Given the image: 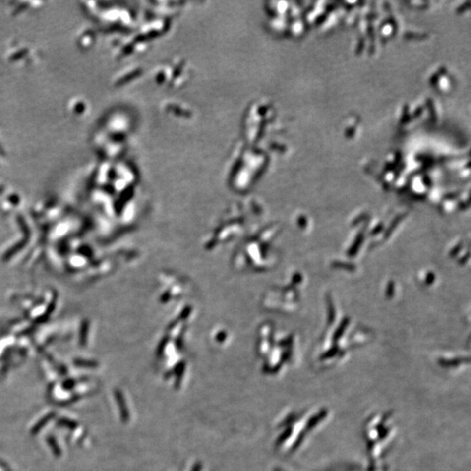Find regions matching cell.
<instances>
[{"label": "cell", "instance_id": "obj_1", "mask_svg": "<svg viewBox=\"0 0 471 471\" xmlns=\"http://www.w3.org/2000/svg\"><path fill=\"white\" fill-rule=\"evenodd\" d=\"M28 53H29L28 48H23L21 50L16 52L13 55H11V56H10V58H9V60L11 62L19 60V59H21L22 58H24L25 56H26Z\"/></svg>", "mask_w": 471, "mask_h": 471}, {"label": "cell", "instance_id": "obj_2", "mask_svg": "<svg viewBox=\"0 0 471 471\" xmlns=\"http://www.w3.org/2000/svg\"><path fill=\"white\" fill-rule=\"evenodd\" d=\"M85 109H86V107H85L83 102H78L74 107V112L78 114V115H80L85 111Z\"/></svg>", "mask_w": 471, "mask_h": 471}, {"label": "cell", "instance_id": "obj_3", "mask_svg": "<svg viewBox=\"0 0 471 471\" xmlns=\"http://www.w3.org/2000/svg\"><path fill=\"white\" fill-rule=\"evenodd\" d=\"M27 6H28V3H22L21 4H19L18 7L15 9L14 11H13V13H12V15H13V16H16V15H18V13H20V12H22V11H25L26 8H27Z\"/></svg>", "mask_w": 471, "mask_h": 471}, {"label": "cell", "instance_id": "obj_4", "mask_svg": "<svg viewBox=\"0 0 471 471\" xmlns=\"http://www.w3.org/2000/svg\"><path fill=\"white\" fill-rule=\"evenodd\" d=\"M0 155H1V156H4V155H5V154H4V150L1 148V146H0Z\"/></svg>", "mask_w": 471, "mask_h": 471}]
</instances>
